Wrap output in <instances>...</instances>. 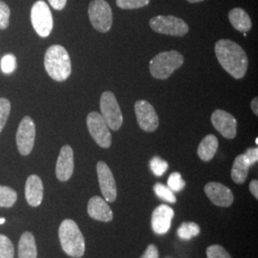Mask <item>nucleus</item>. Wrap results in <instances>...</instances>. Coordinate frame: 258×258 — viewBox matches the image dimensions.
I'll return each instance as SVG.
<instances>
[{
    "mask_svg": "<svg viewBox=\"0 0 258 258\" xmlns=\"http://www.w3.org/2000/svg\"><path fill=\"white\" fill-rule=\"evenodd\" d=\"M229 19L233 28L244 34L251 29L252 23L246 11L241 8H234L229 13Z\"/></svg>",
    "mask_w": 258,
    "mask_h": 258,
    "instance_id": "obj_19",
    "label": "nucleus"
},
{
    "mask_svg": "<svg viewBox=\"0 0 258 258\" xmlns=\"http://www.w3.org/2000/svg\"><path fill=\"white\" fill-rule=\"evenodd\" d=\"M173 217L174 211L170 207L160 205L152 213V230L157 234H166L171 227V220Z\"/></svg>",
    "mask_w": 258,
    "mask_h": 258,
    "instance_id": "obj_16",
    "label": "nucleus"
},
{
    "mask_svg": "<svg viewBox=\"0 0 258 258\" xmlns=\"http://www.w3.org/2000/svg\"><path fill=\"white\" fill-rule=\"evenodd\" d=\"M250 107H251V110L252 112L257 116L258 115V98L255 97L252 99L251 103H250Z\"/></svg>",
    "mask_w": 258,
    "mask_h": 258,
    "instance_id": "obj_38",
    "label": "nucleus"
},
{
    "mask_svg": "<svg viewBox=\"0 0 258 258\" xmlns=\"http://www.w3.org/2000/svg\"><path fill=\"white\" fill-rule=\"evenodd\" d=\"M1 71L4 74H11L13 73L17 68V59L16 56L12 54L5 55L1 59Z\"/></svg>",
    "mask_w": 258,
    "mask_h": 258,
    "instance_id": "obj_28",
    "label": "nucleus"
},
{
    "mask_svg": "<svg viewBox=\"0 0 258 258\" xmlns=\"http://www.w3.org/2000/svg\"><path fill=\"white\" fill-rule=\"evenodd\" d=\"M249 166L248 160L244 154H240L235 158L231 168V179L236 184H243L249 174Z\"/></svg>",
    "mask_w": 258,
    "mask_h": 258,
    "instance_id": "obj_20",
    "label": "nucleus"
},
{
    "mask_svg": "<svg viewBox=\"0 0 258 258\" xmlns=\"http://www.w3.org/2000/svg\"><path fill=\"white\" fill-rule=\"evenodd\" d=\"M116 4L120 9H139L148 5L149 0H116Z\"/></svg>",
    "mask_w": 258,
    "mask_h": 258,
    "instance_id": "obj_27",
    "label": "nucleus"
},
{
    "mask_svg": "<svg viewBox=\"0 0 258 258\" xmlns=\"http://www.w3.org/2000/svg\"><path fill=\"white\" fill-rule=\"evenodd\" d=\"M217 148H218V139L216 138V136L210 134V135H207L200 143L197 153L202 161L209 162L216 154Z\"/></svg>",
    "mask_w": 258,
    "mask_h": 258,
    "instance_id": "obj_21",
    "label": "nucleus"
},
{
    "mask_svg": "<svg viewBox=\"0 0 258 258\" xmlns=\"http://www.w3.org/2000/svg\"><path fill=\"white\" fill-rule=\"evenodd\" d=\"M249 190L251 194L255 197V199H258V181L257 180H252L249 184Z\"/></svg>",
    "mask_w": 258,
    "mask_h": 258,
    "instance_id": "obj_37",
    "label": "nucleus"
},
{
    "mask_svg": "<svg viewBox=\"0 0 258 258\" xmlns=\"http://www.w3.org/2000/svg\"><path fill=\"white\" fill-rule=\"evenodd\" d=\"M44 67L48 75L56 82L66 81L72 71L71 59L68 52L61 45L48 48L44 56Z\"/></svg>",
    "mask_w": 258,
    "mask_h": 258,
    "instance_id": "obj_2",
    "label": "nucleus"
},
{
    "mask_svg": "<svg viewBox=\"0 0 258 258\" xmlns=\"http://www.w3.org/2000/svg\"><path fill=\"white\" fill-rule=\"evenodd\" d=\"M205 192L212 203L218 207L228 208L233 203V194L231 189L220 183L211 182L205 185Z\"/></svg>",
    "mask_w": 258,
    "mask_h": 258,
    "instance_id": "obj_15",
    "label": "nucleus"
},
{
    "mask_svg": "<svg viewBox=\"0 0 258 258\" xmlns=\"http://www.w3.org/2000/svg\"><path fill=\"white\" fill-rule=\"evenodd\" d=\"M4 223H5V219L4 218H0V225H2Z\"/></svg>",
    "mask_w": 258,
    "mask_h": 258,
    "instance_id": "obj_40",
    "label": "nucleus"
},
{
    "mask_svg": "<svg viewBox=\"0 0 258 258\" xmlns=\"http://www.w3.org/2000/svg\"><path fill=\"white\" fill-rule=\"evenodd\" d=\"M48 1H49L50 5L56 11H61V10L64 9L66 3H67V0H48Z\"/></svg>",
    "mask_w": 258,
    "mask_h": 258,
    "instance_id": "obj_36",
    "label": "nucleus"
},
{
    "mask_svg": "<svg viewBox=\"0 0 258 258\" xmlns=\"http://www.w3.org/2000/svg\"><path fill=\"white\" fill-rule=\"evenodd\" d=\"M246 159L249 162V166H253L256 164L258 161V149L257 148H251L247 149V151L244 153Z\"/></svg>",
    "mask_w": 258,
    "mask_h": 258,
    "instance_id": "obj_34",
    "label": "nucleus"
},
{
    "mask_svg": "<svg viewBox=\"0 0 258 258\" xmlns=\"http://www.w3.org/2000/svg\"><path fill=\"white\" fill-rule=\"evenodd\" d=\"M9 6L4 2L0 0V29L5 30L9 26L10 19Z\"/></svg>",
    "mask_w": 258,
    "mask_h": 258,
    "instance_id": "obj_33",
    "label": "nucleus"
},
{
    "mask_svg": "<svg viewBox=\"0 0 258 258\" xmlns=\"http://www.w3.org/2000/svg\"><path fill=\"white\" fill-rule=\"evenodd\" d=\"M189 3H199V2H202L204 0H187Z\"/></svg>",
    "mask_w": 258,
    "mask_h": 258,
    "instance_id": "obj_39",
    "label": "nucleus"
},
{
    "mask_svg": "<svg viewBox=\"0 0 258 258\" xmlns=\"http://www.w3.org/2000/svg\"><path fill=\"white\" fill-rule=\"evenodd\" d=\"M36 139V124L29 116L24 117L19 123L17 132V145L19 153L22 156L29 155L35 145Z\"/></svg>",
    "mask_w": 258,
    "mask_h": 258,
    "instance_id": "obj_10",
    "label": "nucleus"
},
{
    "mask_svg": "<svg viewBox=\"0 0 258 258\" xmlns=\"http://www.w3.org/2000/svg\"><path fill=\"white\" fill-rule=\"evenodd\" d=\"M18 200L16 190L9 186L0 185V208H11Z\"/></svg>",
    "mask_w": 258,
    "mask_h": 258,
    "instance_id": "obj_23",
    "label": "nucleus"
},
{
    "mask_svg": "<svg viewBox=\"0 0 258 258\" xmlns=\"http://www.w3.org/2000/svg\"><path fill=\"white\" fill-rule=\"evenodd\" d=\"M149 25L153 31L162 35L183 37L188 32V26L183 19L173 16H158L152 18Z\"/></svg>",
    "mask_w": 258,
    "mask_h": 258,
    "instance_id": "obj_7",
    "label": "nucleus"
},
{
    "mask_svg": "<svg viewBox=\"0 0 258 258\" xmlns=\"http://www.w3.org/2000/svg\"><path fill=\"white\" fill-rule=\"evenodd\" d=\"M184 63V56L175 50L159 53L150 61L149 70L152 77L166 80Z\"/></svg>",
    "mask_w": 258,
    "mask_h": 258,
    "instance_id": "obj_4",
    "label": "nucleus"
},
{
    "mask_svg": "<svg viewBox=\"0 0 258 258\" xmlns=\"http://www.w3.org/2000/svg\"><path fill=\"white\" fill-rule=\"evenodd\" d=\"M88 16L93 27L101 33H106L113 23L112 10L105 0H92L89 4Z\"/></svg>",
    "mask_w": 258,
    "mask_h": 258,
    "instance_id": "obj_6",
    "label": "nucleus"
},
{
    "mask_svg": "<svg viewBox=\"0 0 258 258\" xmlns=\"http://www.w3.org/2000/svg\"><path fill=\"white\" fill-rule=\"evenodd\" d=\"M43 184L37 175L28 177L25 184V197L31 207H38L43 199Z\"/></svg>",
    "mask_w": 258,
    "mask_h": 258,
    "instance_id": "obj_18",
    "label": "nucleus"
},
{
    "mask_svg": "<svg viewBox=\"0 0 258 258\" xmlns=\"http://www.w3.org/2000/svg\"><path fill=\"white\" fill-rule=\"evenodd\" d=\"M58 237L61 248L69 256L83 257L85 251V240L76 222L65 219L58 229Z\"/></svg>",
    "mask_w": 258,
    "mask_h": 258,
    "instance_id": "obj_3",
    "label": "nucleus"
},
{
    "mask_svg": "<svg viewBox=\"0 0 258 258\" xmlns=\"http://www.w3.org/2000/svg\"><path fill=\"white\" fill-rule=\"evenodd\" d=\"M215 55L222 67L236 80L244 78L248 69V57L234 41L220 39L215 43Z\"/></svg>",
    "mask_w": 258,
    "mask_h": 258,
    "instance_id": "obj_1",
    "label": "nucleus"
},
{
    "mask_svg": "<svg viewBox=\"0 0 258 258\" xmlns=\"http://www.w3.org/2000/svg\"><path fill=\"white\" fill-rule=\"evenodd\" d=\"M87 127L94 141L102 148H109L112 144L109 127L102 115L98 112H91L86 119Z\"/></svg>",
    "mask_w": 258,
    "mask_h": 258,
    "instance_id": "obj_9",
    "label": "nucleus"
},
{
    "mask_svg": "<svg viewBox=\"0 0 258 258\" xmlns=\"http://www.w3.org/2000/svg\"><path fill=\"white\" fill-rule=\"evenodd\" d=\"M177 233L181 239L190 240L200 233V227L194 222L183 223L178 229Z\"/></svg>",
    "mask_w": 258,
    "mask_h": 258,
    "instance_id": "obj_24",
    "label": "nucleus"
},
{
    "mask_svg": "<svg viewBox=\"0 0 258 258\" xmlns=\"http://www.w3.org/2000/svg\"><path fill=\"white\" fill-rule=\"evenodd\" d=\"M154 192L159 198L165 200L168 203H176V196L173 194V191L165 184L157 183L154 185Z\"/></svg>",
    "mask_w": 258,
    "mask_h": 258,
    "instance_id": "obj_25",
    "label": "nucleus"
},
{
    "mask_svg": "<svg viewBox=\"0 0 258 258\" xmlns=\"http://www.w3.org/2000/svg\"><path fill=\"white\" fill-rule=\"evenodd\" d=\"M208 258H231L230 253L219 245H212L207 249Z\"/></svg>",
    "mask_w": 258,
    "mask_h": 258,
    "instance_id": "obj_32",
    "label": "nucleus"
},
{
    "mask_svg": "<svg viewBox=\"0 0 258 258\" xmlns=\"http://www.w3.org/2000/svg\"><path fill=\"white\" fill-rule=\"evenodd\" d=\"M102 118L112 130H119L122 125V113L115 95L111 91L102 93L100 101Z\"/></svg>",
    "mask_w": 258,
    "mask_h": 258,
    "instance_id": "obj_8",
    "label": "nucleus"
},
{
    "mask_svg": "<svg viewBox=\"0 0 258 258\" xmlns=\"http://www.w3.org/2000/svg\"><path fill=\"white\" fill-rule=\"evenodd\" d=\"M140 258H159V251L156 246L153 244L149 245L145 253Z\"/></svg>",
    "mask_w": 258,
    "mask_h": 258,
    "instance_id": "obj_35",
    "label": "nucleus"
},
{
    "mask_svg": "<svg viewBox=\"0 0 258 258\" xmlns=\"http://www.w3.org/2000/svg\"><path fill=\"white\" fill-rule=\"evenodd\" d=\"M31 22L39 37H47L51 34L54 20L46 2L38 0L33 5L31 10Z\"/></svg>",
    "mask_w": 258,
    "mask_h": 258,
    "instance_id": "obj_5",
    "label": "nucleus"
},
{
    "mask_svg": "<svg viewBox=\"0 0 258 258\" xmlns=\"http://www.w3.org/2000/svg\"><path fill=\"white\" fill-rule=\"evenodd\" d=\"M167 184L172 191H181L185 186V182L179 172H173L169 176Z\"/></svg>",
    "mask_w": 258,
    "mask_h": 258,
    "instance_id": "obj_31",
    "label": "nucleus"
},
{
    "mask_svg": "<svg viewBox=\"0 0 258 258\" xmlns=\"http://www.w3.org/2000/svg\"><path fill=\"white\" fill-rule=\"evenodd\" d=\"M150 168L156 176H162L168 168V164L160 157H154L150 161Z\"/></svg>",
    "mask_w": 258,
    "mask_h": 258,
    "instance_id": "obj_30",
    "label": "nucleus"
},
{
    "mask_svg": "<svg viewBox=\"0 0 258 258\" xmlns=\"http://www.w3.org/2000/svg\"><path fill=\"white\" fill-rule=\"evenodd\" d=\"M36 240L31 232H24L19 243V258H37Z\"/></svg>",
    "mask_w": 258,
    "mask_h": 258,
    "instance_id": "obj_22",
    "label": "nucleus"
},
{
    "mask_svg": "<svg viewBox=\"0 0 258 258\" xmlns=\"http://www.w3.org/2000/svg\"><path fill=\"white\" fill-rule=\"evenodd\" d=\"M11 111V102L5 98H0V133L4 128Z\"/></svg>",
    "mask_w": 258,
    "mask_h": 258,
    "instance_id": "obj_29",
    "label": "nucleus"
},
{
    "mask_svg": "<svg viewBox=\"0 0 258 258\" xmlns=\"http://www.w3.org/2000/svg\"><path fill=\"white\" fill-rule=\"evenodd\" d=\"M135 113L139 126L147 132H153L159 126V118L151 103L140 100L135 103Z\"/></svg>",
    "mask_w": 258,
    "mask_h": 258,
    "instance_id": "obj_11",
    "label": "nucleus"
},
{
    "mask_svg": "<svg viewBox=\"0 0 258 258\" xmlns=\"http://www.w3.org/2000/svg\"><path fill=\"white\" fill-rule=\"evenodd\" d=\"M87 212L91 218L98 221L110 222L113 219L109 205L100 196H94L89 200Z\"/></svg>",
    "mask_w": 258,
    "mask_h": 258,
    "instance_id": "obj_17",
    "label": "nucleus"
},
{
    "mask_svg": "<svg viewBox=\"0 0 258 258\" xmlns=\"http://www.w3.org/2000/svg\"><path fill=\"white\" fill-rule=\"evenodd\" d=\"M74 172V152L70 146L60 149L55 166V175L60 182L68 181Z\"/></svg>",
    "mask_w": 258,
    "mask_h": 258,
    "instance_id": "obj_14",
    "label": "nucleus"
},
{
    "mask_svg": "<svg viewBox=\"0 0 258 258\" xmlns=\"http://www.w3.org/2000/svg\"><path fill=\"white\" fill-rule=\"evenodd\" d=\"M97 173L102 195L106 202L112 203L117 198V185L109 166L104 162L97 164Z\"/></svg>",
    "mask_w": 258,
    "mask_h": 258,
    "instance_id": "obj_12",
    "label": "nucleus"
},
{
    "mask_svg": "<svg viewBox=\"0 0 258 258\" xmlns=\"http://www.w3.org/2000/svg\"><path fill=\"white\" fill-rule=\"evenodd\" d=\"M212 125L222 136L225 138H235L237 133V121L236 119L227 111L215 110L212 113Z\"/></svg>",
    "mask_w": 258,
    "mask_h": 258,
    "instance_id": "obj_13",
    "label": "nucleus"
},
{
    "mask_svg": "<svg viewBox=\"0 0 258 258\" xmlns=\"http://www.w3.org/2000/svg\"><path fill=\"white\" fill-rule=\"evenodd\" d=\"M15 249L12 241L4 234H0V258H14Z\"/></svg>",
    "mask_w": 258,
    "mask_h": 258,
    "instance_id": "obj_26",
    "label": "nucleus"
}]
</instances>
